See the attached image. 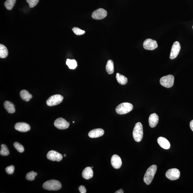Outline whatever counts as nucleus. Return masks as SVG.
Instances as JSON below:
<instances>
[{
    "mask_svg": "<svg viewBox=\"0 0 193 193\" xmlns=\"http://www.w3.org/2000/svg\"><path fill=\"white\" fill-rule=\"evenodd\" d=\"M47 158L51 161L60 162L63 158V156L59 153L54 150H50L47 154Z\"/></svg>",
    "mask_w": 193,
    "mask_h": 193,
    "instance_id": "11",
    "label": "nucleus"
},
{
    "mask_svg": "<svg viewBox=\"0 0 193 193\" xmlns=\"http://www.w3.org/2000/svg\"><path fill=\"white\" fill-rule=\"evenodd\" d=\"M192 28H193V26H192Z\"/></svg>",
    "mask_w": 193,
    "mask_h": 193,
    "instance_id": "38",
    "label": "nucleus"
},
{
    "mask_svg": "<svg viewBox=\"0 0 193 193\" xmlns=\"http://www.w3.org/2000/svg\"><path fill=\"white\" fill-rule=\"evenodd\" d=\"M107 13L106 10L102 8H99L95 10L92 14V18L96 20H102L107 16Z\"/></svg>",
    "mask_w": 193,
    "mask_h": 193,
    "instance_id": "9",
    "label": "nucleus"
},
{
    "mask_svg": "<svg viewBox=\"0 0 193 193\" xmlns=\"http://www.w3.org/2000/svg\"><path fill=\"white\" fill-rule=\"evenodd\" d=\"M55 127L59 130H65L69 128V123L62 118L57 119L54 122Z\"/></svg>",
    "mask_w": 193,
    "mask_h": 193,
    "instance_id": "8",
    "label": "nucleus"
},
{
    "mask_svg": "<svg viewBox=\"0 0 193 193\" xmlns=\"http://www.w3.org/2000/svg\"><path fill=\"white\" fill-rule=\"evenodd\" d=\"M104 134V131L101 128H97L91 130L88 133V136L91 138H96L102 136Z\"/></svg>",
    "mask_w": 193,
    "mask_h": 193,
    "instance_id": "15",
    "label": "nucleus"
},
{
    "mask_svg": "<svg viewBox=\"0 0 193 193\" xmlns=\"http://www.w3.org/2000/svg\"><path fill=\"white\" fill-rule=\"evenodd\" d=\"M82 176L85 179L89 180L92 178L93 176L92 168L90 167H86L83 171Z\"/></svg>",
    "mask_w": 193,
    "mask_h": 193,
    "instance_id": "18",
    "label": "nucleus"
},
{
    "mask_svg": "<svg viewBox=\"0 0 193 193\" xmlns=\"http://www.w3.org/2000/svg\"><path fill=\"white\" fill-rule=\"evenodd\" d=\"M43 187L44 189L49 191H57L61 188V184L57 180H49L43 184Z\"/></svg>",
    "mask_w": 193,
    "mask_h": 193,
    "instance_id": "2",
    "label": "nucleus"
},
{
    "mask_svg": "<svg viewBox=\"0 0 193 193\" xmlns=\"http://www.w3.org/2000/svg\"><path fill=\"white\" fill-rule=\"evenodd\" d=\"M0 154L1 155L3 156H7L9 154V151L8 150L7 146L5 144H2L1 145V149L0 151Z\"/></svg>",
    "mask_w": 193,
    "mask_h": 193,
    "instance_id": "26",
    "label": "nucleus"
},
{
    "mask_svg": "<svg viewBox=\"0 0 193 193\" xmlns=\"http://www.w3.org/2000/svg\"><path fill=\"white\" fill-rule=\"evenodd\" d=\"M181 49V46L179 42L176 41L173 44L170 55V58L173 59L176 57Z\"/></svg>",
    "mask_w": 193,
    "mask_h": 193,
    "instance_id": "12",
    "label": "nucleus"
},
{
    "mask_svg": "<svg viewBox=\"0 0 193 193\" xmlns=\"http://www.w3.org/2000/svg\"><path fill=\"white\" fill-rule=\"evenodd\" d=\"M91 168H93V167H91Z\"/></svg>",
    "mask_w": 193,
    "mask_h": 193,
    "instance_id": "36",
    "label": "nucleus"
},
{
    "mask_svg": "<svg viewBox=\"0 0 193 193\" xmlns=\"http://www.w3.org/2000/svg\"><path fill=\"white\" fill-rule=\"evenodd\" d=\"M4 107L9 113H13L16 111L14 105L9 101H6L4 103Z\"/></svg>",
    "mask_w": 193,
    "mask_h": 193,
    "instance_id": "19",
    "label": "nucleus"
},
{
    "mask_svg": "<svg viewBox=\"0 0 193 193\" xmlns=\"http://www.w3.org/2000/svg\"><path fill=\"white\" fill-rule=\"evenodd\" d=\"M111 162L112 167L115 169H119L122 166L121 159L117 155L114 154L112 156Z\"/></svg>",
    "mask_w": 193,
    "mask_h": 193,
    "instance_id": "13",
    "label": "nucleus"
},
{
    "mask_svg": "<svg viewBox=\"0 0 193 193\" xmlns=\"http://www.w3.org/2000/svg\"><path fill=\"white\" fill-rule=\"evenodd\" d=\"M63 97L60 95H53L46 101V104L49 106H53L59 105L62 102Z\"/></svg>",
    "mask_w": 193,
    "mask_h": 193,
    "instance_id": "6",
    "label": "nucleus"
},
{
    "mask_svg": "<svg viewBox=\"0 0 193 193\" xmlns=\"http://www.w3.org/2000/svg\"><path fill=\"white\" fill-rule=\"evenodd\" d=\"M26 1L29 4V7L32 8L37 5L39 0H26Z\"/></svg>",
    "mask_w": 193,
    "mask_h": 193,
    "instance_id": "30",
    "label": "nucleus"
},
{
    "mask_svg": "<svg viewBox=\"0 0 193 193\" xmlns=\"http://www.w3.org/2000/svg\"><path fill=\"white\" fill-rule=\"evenodd\" d=\"M14 170V167L13 165L8 166L6 169V173L9 175H12L13 174Z\"/></svg>",
    "mask_w": 193,
    "mask_h": 193,
    "instance_id": "31",
    "label": "nucleus"
},
{
    "mask_svg": "<svg viewBox=\"0 0 193 193\" xmlns=\"http://www.w3.org/2000/svg\"><path fill=\"white\" fill-rule=\"evenodd\" d=\"M15 128L21 132H26L30 130L31 127L28 124L24 122H18L15 125Z\"/></svg>",
    "mask_w": 193,
    "mask_h": 193,
    "instance_id": "14",
    "label": "nucleus"
},
{
    "mask_svg": "<svg viewBox=\"0 0 193 193\" xmlns=\"http://www.w3.org/2000/svg\"><path fill=\"white\" fill-rule=\"evenodd\" d=\"M124 191L122 189H121L120 190H118L116 191L115 193H124Z\"/></svg>",
    "mask_w": 193,
    "mask_h": 193,
    "instance_id": "34",
    "label": "nucleus"
},
{
    "mask_svg": "<svg viewBox=\"0 0 193 193\" xmlns=\"http://www.w3.org/2000/svg\"><path fill=\"white\" fill-rule=\"evenodd\" d=\"M116 78L119 84H126L128 82V79L125 76L121 75L120 74L117 73L116 74Z\"/></svg>",
    "mask_w": 193,
    "mask_h": 193,
    "instance_id": "21",
    "label": "nucleus"
},
{
    "mask_svg": "<svg viewBox=\"0 0 193 193\" xmlns=\"http://www.w3.org/2000/svg\"><path fill=\"white\" fill-rule=\"evenodd\" d=\"M16 2V0H7L5 3V6L8 10H11Z\"/></svg>",
    "mask_w": 193,
    "mask_h": 193,
    "instance_id": "25",
    "label": "nucleus"
},
{
    "mask_svg": "<svg viewBox=\"0 0 193 193\" xmlns=\"http://www.w3.org/2000/svg\"><path fill=\"white\" fill-rule=\"evenodd\" d=\"M159 121V117L158 114L154 113L150 114L148 121L150 126L151 128H154L158 124Z\"/></svg>",
    "mask_w": 193,
    "mask_h": 193,
    "instance_id": "17",
    "label": "nucleus"
},
{
    "mask_svg": "<svg viewBox=\"0 0 193 193\" xmlns=\"http://www.w3.org/2000/svg\"><path fill=\"white\" fill-rule=\"evenodd\" d=\"M14 147L19 152L22 153L24 151V147L20 143L16 142L14 143Z\"/></svg>",
    "mask_w": 193,
    "mask_h": 193,
    "instance_id": "28",
    "label": "nucleus"
},
{
    "mask_svg": "<svg viewBox=\"0 0 193 193\" xmlns=\"http://www.w3.org/2000/svg\"><path fill=\"white\" fill-rule=\"evenodd\" d=\"M174 82V77L173 75H169L164 76L161 78L160 83L162 86L167 88L171 87Z\"/></svg>",
    "mask_w": 193,
    "mask_h": 193,
    "instance_id": "5",
    "label": "nucleus"
},
{
    "mask_svg": "<svg viewBox=\"0 0 193 193\" xmlns=\"http://www.w3.org/2000/svg\"><path fill=\"white\" fill-rule=\"evenodd\" d=\"M190 126L191 130L193 131V120L191 121L190 123Z\"/></svg>",
    "mask_w": 193,
    "mask_h": 193,
    "instance_id": "33",
    "label": "nucleus"
},
{
    "mask_svg": "<svg viewBox=\"0 0 193 193\" xmlns=\"http://www.w3.org/2000/svg\"><path fill=\"white\" fill-rule=\"evenodd\" d=\"M157 167L156 165H152L146 171L143 178L144 182L149 185L153 180L155 174L156 172Z\"/></svg>",
    "mask_w": 193,
    "mask_h": 193,
    "instance_id": "1",
    "label": "nucleus"
},
{
    "mask_svg": "<svg viewBox=\"0 0 193 193\" xmlns=\"http://www.w3.org/2000/svg\"><path fill=\"white\" fill-rule=\"evenodd\" d=\"M20 95L21 98L26 102L29 101L32 98V95L28 91L25 90L21 91Z\"/></svg>",
    "mask_w": 193,
    "mask_h": 193,
    "instance_id": "20",
    "label": "nucleus"
},
{
    "mask_svg": "<svg viewBox=\"0 0 193 193\" xmlns=\"http://www.w3.org/2000/svg\"><path fill=\"white\" fill-rule=\"evenodd\" d=\"M66 154H64V156H65V157H66Z\"/></svg>",
    "mask_w": 193,
    "mask_h": 193,
    "instance_id": "35",
    "label": "nucleus"
},
{
    "mask_svg": "<svg viewBox=\"0 0 193 193\" xmlns=\"http://www.w3.org/2000/svg\"><path fill=\"white\" fill-rule=\"evenodd\" d=\"M80 192L81 193H86L87 190L85 187L84 186H80L79 187Z\"/></svg>",
    "mask_w": 193,
    "mask_h": 193,
    "instance_id": "32",
    "label": "nucleus"
},
{
    "mask_svg": "<svg viewBox=\"0 0 193 193\" xmlns=\"http://www.w3.org/2000/svg\"><path fill=\"white\" fill-rule=\"evenodd\" d=\"M159 145L164 149L168 150L170 147V144L166 138L163 137H159L158 139Z\"/></svg>",
    "mask_w": 193,
    "mask_h": 193,
    "instance_id": "16",
    "label": "nucleus"
},
{
    "mask_svg": "<svg viewBox=\"0 0 193 193\" xmlns=\"http://www.w3.org/2000/svg\"><path fill=\"white\" fill-rule=\"evenodd\" d=\"M73 31L76 35H83L85 33V31L78 28L77 27H74L72 29Z\"/></svg>",
    "mask_w": 193,
    "mask_h": 193,
    "instance_id": "29",
    "label": "nucleus"
},
{
    "mask_svg": "<svg viewBox=\"0 0 193 193\" xmlns=\"http://www.w3.org/2000/svg\"><path fill=\"white\" fill-rule=\"evenodd\" d=\"M8 51L7 48L3 44H0V57L5 58L8 56Z\"/></svg>",
    "mask_w": 193,
    "mask_h": 193,
    "instance_id": "23",
    "label": "nucleus"
},
{
    "mask_svg": "<svg viewBox=\"0 0 193 193\" xmlns=\"http://www.w3.org/2000/svg\"><path fill=\"white\" fill-rule=\"evenodd\" d=\"M73 123H75V122L73 121Z\"/></svg>",
    "mask_w": 193,
    "mask_h": 193,
    "instance_id": "37",
    "label": "nucleus"
},
{
    "mask_svg": "<svg viewBox=\"0 0 193 193\" xmlns=\"http://www.w3.org/2000/svg\"><path fill=\"white\" fill-rule=\"evenodd\" d=\"M133 135L135 140L137 143L142 140L143 137V128L141 123L137 122L135 124L133 129Z\"/></svg>",
    "mask_w": 193,
    "mask_h": 193,
    "instance_id": "3",
    "label": "nucleus"
},
{
    "mask_svg": "<svg viewBox=\"0 0 193 193\" xmlns=\"http://www.w3.org/2000/svg\"><path fill=\"white\" fill-rule=\"evenodd\" d=\"M143 48L146 50H153L158 47V44L155 40L147 39L144 42Z\"/></svg>",
    "mask_w": 193,
    "mask_h": 193,
    "instance_id": "10",
    "label": "nucleus"
},
{
    "mask_svg": "<svg viewBox=\"0 0 193 193\" xmlns=\"http://www.w3.org/2000/svg\"><path fill=\"white\" fill-rule=\"evenodd\" d=\"M66 63L70 69H75L77 66V61L75 59H67Z\"/></svg>",
    "mask_w": 193,
    "mask_h": 193,
    "instance_id": "24",
    "label": "nucleus"
},
{
    "mask_svg": "<svg viewBox=\"0 0 193 193\" xmlns=\"http://www.w3.org/2000/svg\"><path fill=\"white\" fill-rule=\"evenodd\" d=\"M37 175V173H35L34 171H31L27 173L26 178L29 181H33L35 179V177Z\"/></svg>",
    "mask_w": 193,
    "mask_h": 193,
    "instance_id": "27",
    "label": "nucleus"
},
{
    "mask_svg": "<svg viewBox=\"0 0 193 193\" xmlns=\"http://www.w3.org/2000/svg\"><path fill=\"white\" fill-rule=\"evenodd\" d=\"M133 109V106L130 103L124 102L120 104L116 107V111L118 114H124L129 113Z\"/></svg>",
    "mask_w": 193,
    "mask_h": 193,
    "instance_id": "4",
    "label": "nucleus"
},
{
    "mask_svg": "<svg viewBox=\"0 0 193 193\" xmlns=\"http://www.w3.org/2000/svg\"><path fill=\"white\" fill-rule=\"evenodd\" d=\"M180 175V173L179 169L175 168L169 169L166 173V177L171 180H175L179 179Z\"/></svg>",
    "mask_w": 193,
    "mask_h": 193,
    "instance_id": "7",
    "label": "nucleus"
},
{
    "mask_svg": "<svg viewBox=\"0 0 193 193\" xmlns=\"http://www.w3.org/2000/svg\"><path fill=\"white\" fill-rule=\"evenodd\" d=\"M106 70L109 75H111L114 73V67L113 61L111 60H109L108 61L106 66Z\"/></svg>",
    "mask_w": 193,
    "mask_h": 193,
    "instance_id": "22",
    "label": "nucleus"
}]
</instances>
